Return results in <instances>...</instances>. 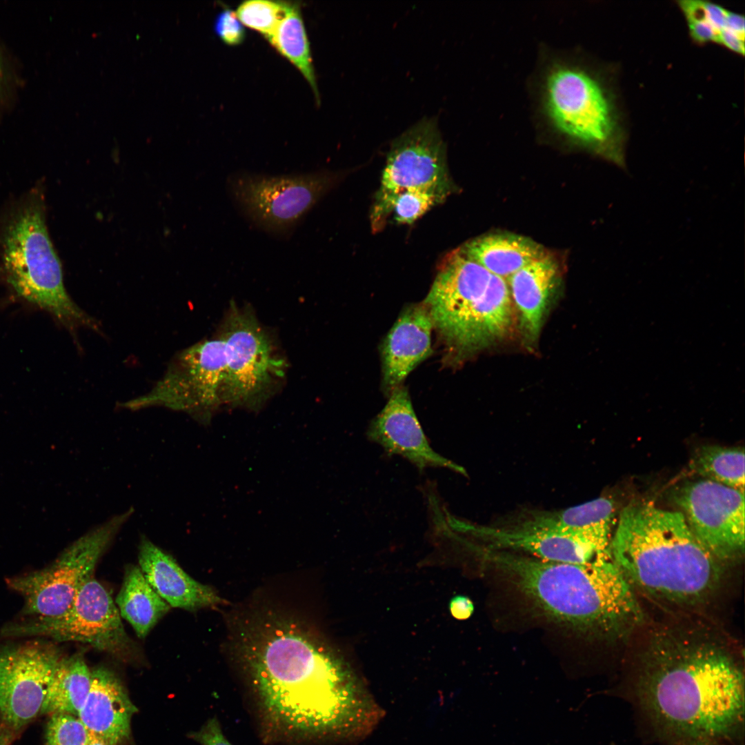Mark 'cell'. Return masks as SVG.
<instances>
[{"mask_svg":"<svg viewBox=\"0 0 745 745\" xmlns=\"http://www.w3.org/2000/svg\"><path fill=\"white\" fill-rule=\"evenodd\" d=\"M610 552L633 588L673 604L706 601L723 573V564L697 541L680 511L650 502L622 510Z\"/></svg>","mask_w":745,"mask_h":745,"instance_id":"277c9868","label":"cell"},{"mask_svg":"<svg viewBox=\"0 0 745 745\" xmlns=\"http://www.w3.org/2000/svg\"><path fill=\"white\" fill-rule=\"evenodd\" d=\"M615 511L614 502L601 497L565 509L531 513L515 525L528 528L579 533L602 523L612 522Z\"/></svg>","mask_w":745,"mask_h":745,"instance_id":"d4e9b609","label":"cell"},{"mask_svg":"<svg viewBox=\"0 0 745 745\" xmlns=\"http://www.w3.org/2000/svg\"><path fill=\"white\" fill-rule=\"evenodd\" d=\"M449 607L452 615L458 619L468 618L474 610L472 602L468 597L461 595L453 597Z\"/></svg>","mask_w":745,"mask_h":745,"instance_id":"e575fe53","label":"cell"},{"mask_svg":"<svg viewBox=\"0 0 745 745\" xmlns=\"http://www.w3.org/2000/svg\"><path fill=\"white\" fill-rule=\"evenodd\" d=\"M725 28L744 39V17L742 15L727 12Z\"/></svg>","mask_w":745,"mask_h":745,"instance_id":"8d00e7d4","label":"cell"},{"mask_svg":"<svg viewBox=\"0 0 745 745\" xmlns=\"http://www.w3.org/2000/svg\"><path fill=\"white\" fill-rule=\"evenodd\" d=\"M115 604L121 617L141 639L170 609L147 582L139 566L135 565L126 568Z\"/></svg>","mask_w":745,"mask_h":745,"instance_id":"603a6c76","label":"cell"},{"mask_svg":"<svg viewBox=\"0 0 745 745\" xmlns=\"http://www.w3.org/2000/svg\"><path fill=\"white\" fill-rule=\"evenodd\" d=\"M674 499L697 541L721 564L744 551V492L703 479L679 487Z\"/></svg>","mask_w":745,"mask_h":745,"instance_id":"5bb4252c","label":"cell"},{"mask_svg":"<svg viewBox=\"0 0 745 745\" xmlns=\"http://www.w3.org/2000/svg\"><path fill=\"white\" fill-rule=\"evenodd\" d=\"M691 467L705 479L744 492V448L701 446L694 454Z\"/></svg>","mask_w":745,"mask_h":745,"instance_id":"4316f807","label":"cell"},{"mask_svg":"<svg viewBox=\"0 0 745 745\" xmlns=\"http://www.w3.org/2000/svg\"><path fill=\"white\" fill-rule=\"evenodd\" d=\"M137 708L119 678L110 669L90 670V687L77 717L91 735L121 745L130 735Z\"/></svg>","mask_w":745,"mask_h":745,"instance_id":"ac0fdd59","label":"cell"},{"mask_svg":"<svg viewBox=\"0 0 745 745\" xmlns=\"http://www.w3.org/2000/svg\"><path fill=\"white\" fill-rule=\"evenodd\" d=\"M239 657L271 728L321 739L359 735L377 714L341 663L292 622L268 619L241 634Z\"/></svg>","mask_w":745,"mask_h":745,"instance_id":"6da1fadb","label":"cell"},{"mask_svg":"<svg viewBox=\"0 0 745 745\" xmlns=\"http://www.w3.org/2000/svg\"><path fill=\"white\" fill-rule=\"evenodd\" d=\"M433 329L423 304L410 306L399 315L381 347L382 386L388 395L430 356Z\"/></svg>","mask_w":745,"mask_h":745,"instance_id":"d6986e66","label":"cell"},{"mask_svg":"<svg viewBox=\"0 0 745 745\" xmlns=\"http://www.w3.org/2000/svg\"><path fill=\"white\" fill-rule=\"evenodd\" d=\"M62 657L54 645L39 641L0 652V715L11 728H21L41 713Z\"/></svg>","mask_w":745,"mask_h":745,"instance_id":"2e32d148","label":"cell"},{"mask_svg":"<svg viewBox=\"0 0 745 745\" xmlns=\"http://www.w3.org/2000/svg\"><path fill=\"white\" fill-rule=\"evenodd\" d=\"M90 687V670L83 654L63 657L53 673L40 713L77 717Z\"/></svg>","mask_w":745,"mask_h":745,"instance_id":"cb8c5ba5","label":"cell"},{"mask_svg":"<svg viewBox=\"0 0 745 745\" xmlns=\"http://www.w3.org/2000/svg\"><path fill=\"white\" fill-rule=\"evenodd\" d=\"M638 706L668 745H724L742 734L744 677L732 654L711 638L656 633L635 684Z\"/></svg>","mask_w":745,"mask_h":745,"instance_id":"7a4b0ae2","label":"cell"},{"mask_svg":"<svg viewBox=\"0 0 745 745\" xmlns=\"http://www.w3.org/2000/svg\"><path fill=\"white\" fill-rule=\"evenodd\" d=\"M88 745H110V744L108 742H106V741L103 740L102 739L90 735V740H89L88 743Z\"/></svg>","mask_w":745,"mask_h":745,"instance_id":"ab89813d","label":"cell"},{"mask_svg":"<svg viewBox=\"0 0 745 745\" xmlns=\"http://www.w3.org/2000/svg\"><path fill=\"white\" fill-rule=\"evenodd\" d=\"M90 737L78 717L61 713L50 715L46 730V745H88Z\"/></svg>","mask_w":745,"mask_h":745,"instance_id":"f546056e","label":"cell"},{"mask_svg":"<svg viewBox=\"0 0 745 745\" xmlns=\"http://www.w3.org/2000/svg\"><path fill=\"white\" fill-rule=\"evenodd\" d=\"M435 328L453 352L465 355L506 335L514 321L507 281L460 249L442 260L422 303Z\"/></svg>","mask_w":745,"mask_h":745,"instance_id":"8992f818","label":"cell"},{"mask_svg":"<svg viewBox=\"0 0 745 745\" xmlns=\"http://www.w3.org/2000/svg\"><path fill=\"white\" fill-rule=\"evenodd\" d=\"M527 86L533 126L539 133L626 168L608 93L578 49L541 44Z\"/></svg>","mask_w":745,"mask_h":745,"instance_id":"5b68a950","label":"cell"},{"mask_svg":"<svg viewBox=\"0 0 745 745\" xmlns=\"http://www.w3.org/2000/svg\"><path fill=\"white\" fill-rule=\"evenodd\" d=\"M341 177L328 171L281 176L239 172L228 177L227 187L235 204L248 221L265 232L284 235Z\"/></svg>","mask_w":745,"mask_h":745,"instance_id":"8fae6325","label":"cell"},{"mask_svg":"<svg viewBox=\"0 0 745 745\" xmlns=\"http://www.w3.org/2000/svg\"><path fill=\"white\" fill-rule=\"evenodd\" d=\"M138 562L147 582L170 607L194 611L221 602L213 589L191 577L170 555L144 535L138 547Z\"/></svg>","mask_w":745,"mask_h":745,"instance_id":"ffe728a7","label":"cell"},{"mask_svg":"<svg viewBox=\"0 0 745 745\" xmlns=\"http://www.w3.org/2000/svg\"><path fill=\"white\" fill-rule=\"evenodd\" d=\"M13 739L12 733L9 730L0 731V745H11Z\"/></svg>","mask_w":745,"mask_h":745,"instance_id":"74e56055","label":"cell"},{"mask_svg":"<svg viewBox=\"0 0 745 745\" xmlns=\"http://www.w3.org/2000/svg\"><path fill=\"white\" fill-rule=\"evenodd\" d=\"M133 513L134 509L130 508L95 526L67 547L49 566L7 579L8 586L23 596L24 613L38 619L63 615Z\"/></svg>","mask_w":745,"mask_h":745,"instance_id":"ba28073f","label":"cell"},{"mask_svg":"<svg viewBox=\"0 0 745 745\" xmlns=\"http://www.w3.org/2000/svg\"><path fill=\"white\" fill-rule=\"evenodd\" d=\"M268 40L301 72L319 101L310 46L298 5L290 3L284 17Z\"/></svg>","mask_w":745,"mask_h":745,"instance_id":"484cf974","label":"cell"},{"mask_svg":"<svg viewBox=\"0 0 745 745\" xmlns=\"http://www.w3.org/2000/svg\"><path fill=\"white\" fill-rule=\"evenodd\" d=\"M3 270L8 282L23 299L47 310L66 327L100 332L97 320L68 294L59 259L50 239L44 199L33 190L6 216L0 232Z\"/></svg>","mask_w":745,"mask_h":745,"instance_id":"52a82bcc","label":"cell"},{"mask_svg":"<svg viewBox=\"0 0 745 745\" xmlns=\"http://www.w3.org/2000/svg\"><path fill=\"white\" fill-rule=\"evenodd\" d=\"M459 249L490 273L506 280L544 252L532 240L510 234L480 237Z\"/></svg>","mask_w":745,"mask_h":745,"instance_id":"7402d4cb","label":"cell"},{"mask_svg":"<svg viewBox=\"0 0 745 745\" xmlns=\"http://www.w3.org/2000/svg\"><path fill=\"white\" fill-rule=\"evenodd\" d=\"M5 70L3 61L0 54V95L1 94L5 84Z\"/></svg>","mask_w":745,"mask_h":745,"instance_id":"f35d334b","label":"cell"},{"mask_svg":"<svg viewBox=\"0 0 745 745\" xmlns=\"http://www.w3.org/2000/svg\"><path fill=\"white\" fill-rule=\"evenodd\" d=\"M390 455L407 459L419 470L444 468L466 475V470L435 451L430 445L413 409L406 388L400 386L389 394L381 412L372 420L366 433Z\"/></svg>","mask_w":745,"mask_h":745,"instance_id":"e0dca14e","label":"cell"},{"mask_svg":"<svg viewBox=\"0 0 745 745\" xmlns=\"http://www.w3.org/2000/svg\"><path fill=\"white\" fill-rule=\"evenodd\" d=\"M447 524L468 538L488 548L524 554L537 559L584 564L610 551L612 522L579 533L528 528L516 525L495 526L473 523L449 511Z\"/></svg>","mask_w":745,"mask_h":745,"instance_id":"4fadbf2b","label":"cell"},{"mask_svg":"<svg viewBox=\"0 0 745 745\" xmlns=\"http://www.w3.org/2000/svg\"><path fill=\"white\" fill-rule=\"evenodd\" d=\"M289 4L286 1H246L239 6L235 14L242 24L268 39L284 17Z\"/></svg>","mask_w":745,"mask_h":745,"instance_id":"f1b7e54d","label":"cell"},{"mask_svg":"<svg viewBox=\"0 0 745 745\" xmlns=\"http://www.w3.org/2000/svg\"><path fill=\"white\" fill-rule=\"evenodd\" d=\"M446 198L430 191L411 189L404 190L386 202L374 206L371 222L375 230L381 228L386 218L393 212L394 219L399 223L410 224L424 215Z\"/></svg>","mask_w":745,"mask_h":745,"instance_id":"83f0119b","label":"cell"},{"mask_svg":"<svg viewBox=\"0 0 745 745\" xmlns=\"http://www.w3.org/2000/svg\"><path fill=\"white\" fill-rule=\"evenodd\" d=\"M112 596L93 576L79 590L70 608L54 619L34 618L3 629L6 636H44L88 644L116 657H132L135 646L126 633Z\"/></svg>","mask_w":745,"mask_h":745,"instance_id":"7c38bea8","label":"cell"},{"mask_svg":"<svg viewBox=\"0 0 745 745\" xmlns=\"http://www.w3.org/2000/svg\"><path fill=\"white\" fill-rule=\"evenodd\" d=\"M704 18L719 34L725 28L728 10L711 2L703 1Z\"/></svg>","mask_w":745,"mask_h":745,"instance_id":"836d02e7","label":"cell"},{"mask_svg":"<svg viewBox=\"0 0 745 745\" xmlns=\"http://www.w3.org/2000/svg\"><path fill=\"white\" fill-rule=\"evenodd\" d=\"M559 276L557 263L544 252L506 279L522 331L528 341L538 337Z\"/></svg>","mask_w":745,"mask_h":745,"instance_id":"44dd1931","label":"cell"},{"mask_svg":"<svg viewBox=\"0 0 745 745\" xmlns=\"http://www.w3.org/2000/svg\"><path fill=\"white\" fill-rule=\"evenodd\" d=\"M717 43L723 44L736 53L744 54V39L726 28L720 31Z\"/></svg>","mask_w":745,"mask_h":745,"instance_id":"d590c367","label":"cell"},{"mask_svg":"<svg viewBox=\"0 0 745 745\" xmlns=\"http://www.w3.org/2000/svg\"><path fill=\"white\" fill-rule=\"evenodd\" d=\"M226 373L222 404L258 408L276 392L286 364L252 310L232 303L219 332Z\"/></svg>","mask_w":745,"mask_h":745,"instance_id":"9c48e42d","label":"cell"},{"mask_svg":"<svg viewBox=\"0 0 745 745\" xmlns=\"http://www.w3.org/2000/svg\"><path fill=\"white\" fill-rule=\"evenodd\" d=\"M192 736L201 745H232L223 735L219 721L215 717L209 719Z\"/></svg>","mask_w":745,"mask_h":745,"instance_id":"1f68e13d","label":"cell"},{"mask_svg":"<svg viewBox=\"0 0 745 745\" xmlns=\"http://www.w3.org/2000/svg\"><path fill=\"white\" fill-rule=\"evenodd\" d=\"M411 189L430 191L446 199L454 190L446 143L435 117H424L393 141L374 205Z\"/></svg>","mask_w":745,"mask_h":745,"instance_id":"9a60e30c","label":"cell"},{"mask_svg":"<svg viewBox=\"0 0 745 745\" xmlns=\"http://www.w3.org/2000/svg\"><path fill=\"white\" fill-rule=\"evenodd\" d=\"M691 36L697 41L717 42L719 33L704 19L687 20Z\"/></svg>","mask_w":745,"mask_h":745,"instance_id":"d6a6232c","label":"cell"},{"mask_svg":"<svg viewBox=\"0 0 745 745\" xmlns=\"http://www.w3.org/2000/svg\"><path fill=\"white\" fill-rule=\"evenodd\" d=\"M548 619L580 635L619 639L643 619L633 588L608 551L584 564L545 561L468 542Z\"/></svg>","mask_w":745,"mask_h":745,"instance_id":"3957f363","label":"cell"},{"mask_svg":"<svg viewBox=\"0 0 745 745\" xmlns=\"http://www.w3.org/2000/svg\"><path fill=\"white\" fill-rule=\"evenodd\" d=\"M215 31L226 44L236 46L245 39V30L235 12L228 9L221 12L215 21Z\"/></svg>","mask_w":745,"mask_h":745,"instance_id":"4dcf8cb0","label":"cell"},{"mask_svg":"<svg viewBox=\"0 0 745 745\" xmlns=\"http://www.w3.org/2000/svg\"><path fill=\"white\" fill-rule=\"evenodd\" d=\"M226 366L223 339L219 335L204 339L176 354L149 392L120 407L131 410L165 407L208 422L222 404Z\"/></svg>","mask_w":745,"mask_h":745,"instance_id":"30bf717a","label":"cell"}]
</instances>
